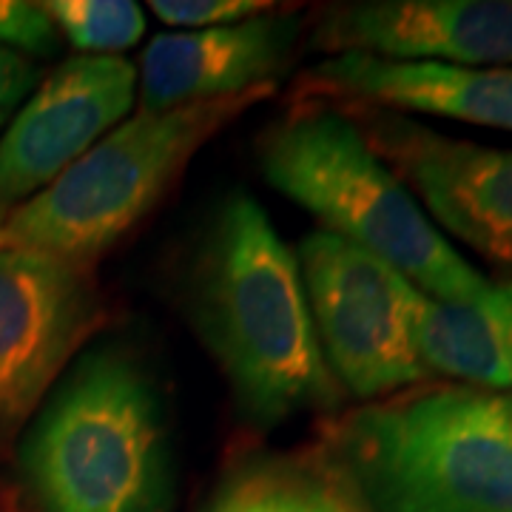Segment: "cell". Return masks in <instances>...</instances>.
Wrapping results in <instances>:
<instances>
[{"mask_svg":"<svg viewBox=\"0 0 512 512\" xmlns=\"http://www.w3.org/2000/svg\"><path fill=\"white\" fill-rule=\"evenodd\" d=\"M191 319L256 427L342 402L345 390L319 348L296 254L265 208L242 191L225 197L202 237L191 271Z\"/></svg>","mask_w":512,"mask_h":512,"instance_id":"obj_1","label":"cell"},{"mask_svg":"<svg viewBox=\"0 0 512 512\" xmlns=\"http://www.w3.org/2000/svg\"><path fill=\"white\" fill-rule=\"evenodd\" d=\"M322 444L367 512H512V399L413 384L350 410Z\"/></svg>","mask_w":512,"mask_h":512,"instance_id":"obj_2","label":"cell"},{"mask_svg":"<svg viewBox=\"0 0 512 512\" xmlns=\"http://www.w3.org/2000/svg\"><path fill=\"white\" fill-rule=\"evenodd\" d=\"M40 512H168L171 444L163 404L137 359L80 356L20 447Z\"/></svg>","mask_w":512,"mask_h":512,"instance_id":"obj_3","label":"cell"},{"mask_svg":"<svg viewBox=\"0 0 512 512\" xmlns=\"http://www.w3.org/2000/svg\"><path fill=\"white\" fill-rule=\"evenodd\" d=\"M265 180L328 234L379 256L424 296L470 302L493 282L444 239L407 185L339 109L311 103L259 137Z\"/></svg>","mask_w":512,"mask_h":512,"instance_id":"obj_4","label":"cell"},{"mask_svg":"<svg viewBox=\"0 0 512 512\" xmlns=\"http://www.w3.org/2000/svg\"><path fill=\"white\" fill-rule=\"evenodd\" d=\"M274 92L268 86L200 106L131 114L0 225V248L94 268L100 256L151 214L214 134Z\"/></svg>","mask_w":512,"mask_h":512,"instance_id":"obj_5","label":"cell"},{"mask_svg":"<svg viewBox=\"0 0 512 512\" xmlns=\"http://www.w3.org/2000/svg\"><path fill=\"white\" fill-rule=\"evenodd\" d=\"M296 262L319 348L345 393L373 402L430 379L413 339L421 291L396 268L328 231L302 239Z\"/></svg>","mask_w":512,"mask_h":512,"instance_id":"obj_6","label":"cell"},{"mask_svg":"<svg viewBox=\"0 0 512 512\" xmlns=\"http://www.w3.org/2000/svg\"><path fill=\"white\" fill-rule=\"evenodd\" d=\"M94 268L0 248V450L103 322Z\"/></svg>","mask_w":512,"mask_h":512,"instance_id":"obj_7","label":"cell"},{"mask_svg":"<svg viewBox=\"0 0 512 512\" xmlns=\"http://www.w3.org/2000/svg\"><path fill=\"white\" fill-rule=\"evenodd\" d=\"M427 217L476 254L512 268V148L467 143L396 111L339 106Z\"/></svg>","mask_w":512,"mask_h":512,"instance_id":"obj_8","label":"cell"},{"mask_svg":"<svg viewBox=\"0 0 512 512\" xmlns=\"http://www.w3.org/2000/svg\"><path fill=\"white\" fill-rule=\"evenodd\" d=\"M137 100L126 57H69L0 131V225L123 123Z\"/></svg>","mask_w":512,"mask_h":512,"instance_id":"obj_9","label":"cell"},{"mask_svg":"<svg viewBox=\"0 0 512 512\" xmlns=\"http://www.w3.org/2000/svg\"><path fill=\"white\" fill-rule=\"evenodd\" d=\"M313 46L399 63L510 66L512 0H365L328 6Z\"/></svg>","mask_w":512,"mask_h":512,"instance_id":"obj_10","label":"cell"},{"mask_svg":"<svg viewBox=\"0 0 512 512\" xmlns=\"http://www.w3.org/2000/svg\"><path fill=\"white\" fill-rule=\"evenodd\" d=\"M302 18L262 12L239 23L163 32L143 52L137 72L140 111H174L268 89L291 69Z\"/></svg>","mask_w":512,"mask_h":512,"instance_id":"obj_11","label":"cell"},{"mask_svg":"<svg viewBox=\"0 0 512 512\" xmlns=\"http://www.w3.org/2000/svg\"><path fill=\"white\" fill-rule=\"evenodd\" d=\"M305 92L342 106L433 114L458 123L512 131L510 66L399 63L345 52L325 57L305 74Z\"/></svg>","mask_w":512,"mask_h":512,"instance_id":"obj_12","label":"cell"},{"mask_svg":"<svg viewBox=\"0 0 512 512\" xmlns=\"http://www.w3.org/2000/svg\"><path fill=\"white\" fill-rule=\"evenodd\" d=\"M413 339L430 376L512 393V279L470 302H439L421 293Z\"/></svg>","mask_w":512,"mask_h":512,"instance_id":"obj_13","label":"cell"},{"mask_svg":"<svg viewBox=\"0 0 512 512\" xmlns=\"http://www.w3.org/2000/svg\"><path fill=\"white\" fill-rule=\"evenodd\" d=\"M205 512H367L345 470L316 441L237 464Z\"/></svg>","mask_w":512,"mask_h":512,"instance_id":"obj_14","label":"cell"},{"mask_svg":"<svg viewBox=\"0 0 512 512\" xmlns=\"http://www.w3.org/2000/svg\"><path fill=\"white\" fill-rule=\"evenodd\" d=\"M40 6L57 35L89 57H120L146 32V12L131 0H46Z\"/></svg>","mask_w":512,"mask_h":512,"instance_id":"obj_15","label":"cell"},{"mask_svg":"<svg viewBox=\"0 0 512 512\" xmlns=\"http://www.w3.org/2000/svg\"><path fill=\"white\" fill-rule=\"evenodd\" d=\"M148 9L163 23L180 26V32H200L254 18L276 6L265 0H151Z\"/></svg>","mask_w":512,"mask_h":512,"instance_id":"obj_16","label":"cell"},{"mask_svg":"<svg viewBox=\"0 0 512 512\" xmlns=\"http://www.w3.org/2000/svg\"><path fill=\"white\" fill-rule=\"evenodd\" d=\"M0 46L23 57H49L57 52L60 35L40 3L0 0Z\"/></svg>","mask_w":512,"mask_h":512,"instance_id":"obj_17","label":"cell"},{"mask_svg":"<svg viewBox=\"0 0 512 512\" xmlns=\"http://www.w3.org/2000/svg\"><path fill=\"white\" fill-rule=\"evenodd\" d=\"M510 399H512V393H510Z\"/></svg>","mask_w":512,"mask_h":512,"instance_id":"obj_18","label":"cell"}]
</instances>
